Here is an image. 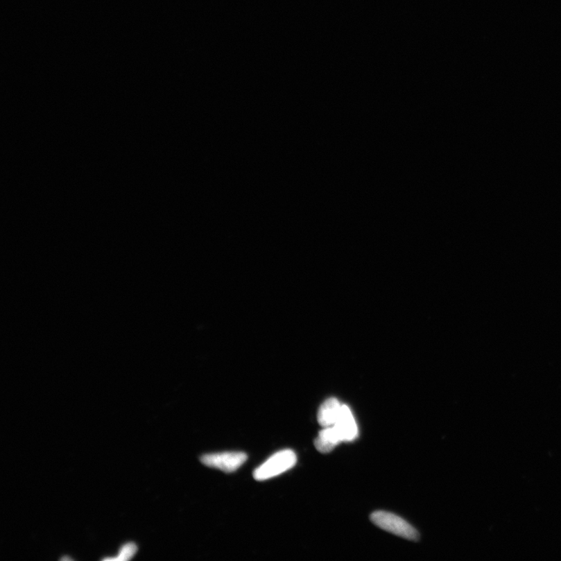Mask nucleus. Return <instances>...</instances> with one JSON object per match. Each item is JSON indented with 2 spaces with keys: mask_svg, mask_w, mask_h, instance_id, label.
Listing matches in <instances>:
<instances>
[{
  "mask_svg": "<svg viewBox=\"0 0 561 561\" xmlns=\"http://www.w3.org/2000/svg\"><path fill=\"white\" fill-rule=\"evenodd\" d=\"M297 462L295 454L292 450H283L275 454L266 463L254 472V478L257 481L269 480L282 474L294 467Z\"/></svg>",
  "mask_w": 561,
  "mask_h": 561,
  "instance_id": "1",
  "label": "nucleus"
},
{
  "mask_svg": "<svg viewBox=\"0 0 561 561\" xmlns=\"http://www.w3.org/2000/svg\"><path fill=\"white\" fill-rule=\"evenodd\" d=\"M370 520L375 526L383 529L384 531L398 535L399 537L413 541H417L420 539L417 529L394 514L376 512L371 515Z\"/></svg>",
  "mask_w": 561,
  "mask_h": 561,
  "instance_id": "2",
  "label": "nucleus"
},
{
  "mask_svg": "<svg viewBox=\"0 0 561 561\" xmlns=\"http://www.w3.org/2000/svg\"><path fill=\"white\" fill-rule=\"evenodd\" d=\"M248 460L243 452H223L209 454L200 458V461L209 467L230 474L236 471Z\"/></svg>",
  "mask_w": 561,
  "mask_h": 561,
  "instance_id": "3",
  "label": "nucleus"
},
{
  "mask_svg": "<svg viewBox=\"0 0 561 561\" xmlns=\"http://www.w3.org/2000/svg\"><path fill=\"white\" fill-rule=\"evenodd\" d=\"M333 426L336 428L343 442L354 440L358 436V427L355 418L350 408L346 405H343L338 420Z\"/></svg>",
  "mask_w": 561,
  "mask_h": 561,
  "instance_id": "4",
  "label": "nucleus"
},
{
  "mask_svg": "<svg viewBox=\"0 0 561 561\" xmlns=\"http://www.w3.org/2000/svg\"><path fill=\"white\" fill-rule=\"evenodd\" d=\"M343 405L336 399L326 400L319 408L318 414L319 424L324 428L335 425L341 414Z\"/></svg>",
  "mask_w": 561,
  "mask_h": 561,
  "instance_id": "5",
  "label": "nucleus"
},
{
  "mask_svg": "<svg viewBox=\"0 0 561 561\" xmlns=\"http://www.w3.org/2000/svg\"><path fill=\"white\" fill-rule=\"evenodd\" d=\"M341 442L343 441L336 428L332 426L324 428V430L319 433L318 437L314 441V445L318 451L327 454L335 449Z\"/></svg>",
  "mask_w": 561,
  "mask_h": 561,
  "instance_id": "6",
  "label": "nucleus"
},
{
  "mask_svg": "<svg viewBox=\"0 0 561 561\" xmlns=\"http://www.w3.org/2000/svg\"><path fill=\"white\" fill-rule=\"evenodd\" d=\"M137 550V546L134 543H128L121 548L119 556L116 558H105L104 560H119L126 561L133 558Z\"/></svg>",
  "mask_w": 561,
  "mask_h": 561,
  "instance_id": "7",
  "label": "nucleus"
},
{
  "mask_svg": "<svg viewBox=\"0 0 561 561\" xmlns=\"http://www.w3.org/2000/svg\"><path fill=\"white\" fill-rule=\"evenodd\" d=\"M61 560H71V559L70 558H68V557L62 558H61Z\"/></svg>",
  "mask_w": 561,
  "mask_h": 561,
  "instance_id": "8",
  "label": "nucleus"
}]
</instances>
